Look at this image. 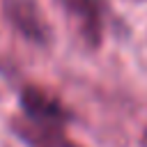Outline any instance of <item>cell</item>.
I'll use <instances>...</instances> for the list:
<instances>
[{"mask_svg": "<svg viewBox=\"0 0 147 147\" xmlns=\"http://www.w3.org/2000/svg\"><path fill=\"white\" fill-rule=\"evenodd\" d=\"M64 9L74 32L90 46L96 48L103 37V0H57Z\"/></svg>", "mask_w": 147, "mask_h": 147, "instance_id": "cell-1", "label": "cell"}, {"mask_svg": "<svg viewBox=\"0 0 147 147\" xmlns=\"http://www.w3.org/2000/svg\"><path fill=\"white\" fill-rule=\"evenodd\" d=\"M67 124L60 122H39V119H30L25 115L16 117L11 122L14 133L28 145V147H78L67 138L64 131Z\"/></svg>", "mask_w": 147, "mask_h": 147, "instance_id": "cell-2", "label": "cell"}, {"mask_svg": "<svg viewBox=\"0 0 147 147\" xmlns=\"http://www.w3.org/2000/svg\"><path fill=\"white\" fill-rule=\"evenodd\" d=\"M7 18L11 21V25L30 41L37 44H46L48 41V23L44 21L39 7L34 0H7L5 5Z\"/></svg>", "mask_w": 147, "mask_h": 147, "instance_id": "cell-3", "label": "cell"}, {"mask_svg": "<svg viewBox=\"0 0 147 147\" xmlns=\"http://www.w3.org/2000/svg\"><path fill=\"white\" fill-rule=\"evenodd\" d=\"M21 108H23L25 117L39 119V122H60V124H67L69 117H71L69 110L62 106L60 99H55L51 92H46L41 87H34V85L23 87V92H21Z\"/></svg>", "mask_w": 147, "mask_h": 147, "instance_id": "cell-4", "label": "cell"}, {"mask_svg": "<svg viewBox=\"0 0 147 147\" xmlns=\"http://www.w3.org/2000/svg\"><path fill=\"white\" fill-rule=\"evenodd\" d=\"M145 145H147V133H145Z\"/></svg>", "mask_w": 147, "mask_h": 147, "instance_id": "cell-5", "label": "cell"}]
</instances>
